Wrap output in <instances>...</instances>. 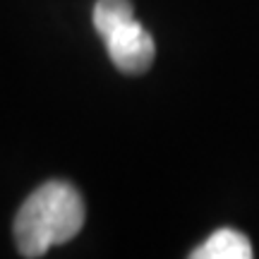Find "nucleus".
Masks as SVG:
<instances>
[{
    "instance_id": "1",
    "label": "nucleus",
    "mask_w": 259,
    "mask_h": 259,
    "mask_svg": "<svg viewBox=\"0 0 259 259\" xmlns=\"http://www.w3.org/2000/svg\"><path fill=\"white\" fill-rule=\"evenodd\" d=\"M84 199L77 187L51 180L27 197L15 216V242L22 257H44L72 240L84 226Z\"/></svg>"
},
{
    "instance_id": "2",
    "label": "nucleus",
    "mask_w": 259,
    "mask_h": 259,
    "mask_svg": "<svg viewBox=\"0 0 259 259\" xmlns=\"http://www.w3.org/2000/svg\"><path fill=\"white\" fill-rule=\"evenodd\" d=\"M101 38H103V44H106V51H108L113 65L120 72L142 74V72H147L149 67H151V63H154V56H156L154 38L135 19V15L122 19L120 24H115Z\"/></svg>"
},
{
    "instance_id": "3",
    "label": "nucleus",
    "mask_w": 259,
    "mask_h": 259,
    "mask_svg": "<svg viewBox=\"0 0 259 259\" xmlns=\"http://www.w3.org/2000/svg\"><path fill=\"white\" fill-rule=\"evenodd\" d=\"M190 257L192 259H250L252 245L240 231L221 228V231L211 233Z\"/></svg>"
},
{
    "instance_id": "4",
    "label": "nucleus",
    "mask_w": 259,
    "mask_h": 259,
    "mask_svg": "<svg viewBox=\"0 0 259 259\" xmlns=\"http://www.w3.org/2000/svg\"><path fill=\"white\" fill-rule=\"evenodd\" d=\"M132 15H135V10L130 5V0H96V5H94V29L99 31V36H103L118 22L132 17Z\"/></svg>"
}]
</instances>
